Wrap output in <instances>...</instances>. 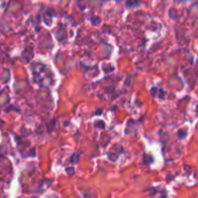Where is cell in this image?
I'll return each mask as SVG.
<instances>
[{"label": "cell", "instance_id": "cell-11", "mask_svg": "<svg viewBox=\"0 0 198 198\" xmlns=\"http://www.w3.org/2000/svg\"><path fill=\"white\" fill-rule=\"evenodd\" d=\"M100 113H102V109H99V110H97L95 115H100Z\"/></svg>", "mask_w": 198, "mask_h": 198}, {"label": "cell", "instance_id": "cell-9", "mask_svg": "<svg viewBox=\"0 0 198 198\" xmlns=\"http://www.w3.org/2000/svg\"><path fill=\"white\" fill-rule=\"evenodd\" d=\"M66 172L68 173V175L72 176L73 174H74V168H73V167H68L67 169H66Z\"/></svg>", "mask_w": 198, "mask_h": 198}, {"label": "cell", "instance_id": "cell-2", "mask_svg": "<svg viewBox=\"0 0 198 198\" xmlns=\"http://www.w3.org/2000/svg\"><path fill=\"white\" fill-rule=\"evenodd\" d=\"M139 4H140L139 0H127V2H126V6L128 7H135Z\"/></svg>", "mask_w": 198, "mask_h": 198}, {"label": "cell", "instance_id": "cell-8", "mask_svg": "<svg viewBox=\"0 0 198 198\" xmlns=\"http://www.w3.org/2000/svg\"><path fill=\"white\" fill-rule=\"evenodd\" d=\"M108 158H109V160H112V161H115V160H118V158H119V155H112V154L110 153L109 155H108Z\"/></svg>", "mask_w": 198, "mask_h": 198}, {"label": "cell", "instance_id": "cell-10", "mask_svg": "<svg viewBox=\"0 0 198 198\" xmlns=\"http://www.w3.org/2000/svg\"><path fill=\"white\" fill-rule=\"evenodd\" d=\"M185 134H187V133H185V131H180L179 133H178V135H179L180 138H183L184 136H185Z\"/></svg>", "mask_w": 198, "mask_h": 198}, {"label": "cell", "instance_id": "cell-6", "mask_svg": "<svg viewBox=\"0 0 198 198\" xmlns=\"http://www.w3.org/2000/svg\"><path fill=\"white\" fill-rule=\"evenodd\" d=\"M169 16H170V18H173V19H176L177 18V11H176L175 9H171L170 11H169Z\"/></svg>", "mask_w": 198, "mask_h": 198}, {"label": "cell", "instance_id": "cell-3", "mask_svg": "<svg viewBox=\"0 0 198 198\" xmlns=\"http://www.w3.org/2000/svg\"><path fill=\"white\" fill-rule=\"evenodd\" d=\"M77 4H78V6H79V8L81 10H85V5H87V3H85V0H78Z\"/></svg>", "mask_w": 198, "mask_h": 198}, {"label": "cell", "instance_id": "cell-5", "mask_svg": "<svg viewBox=\"0 0 198 198\" xmlns=\"http://www.w3.org/2000/svg\"><path fill=\"white\" fill-rule=\"evenodd\" d=\"M79 154L78 153H74L73 154V156L71 157V162H73V163H76V162H78V160H79Z\"/></svg>", "mask_w": 198, "mask_h": 198}, {"label": "cell", "instance_id": "cell-7", "mask_svg": "<svg viewBox=\"0 0 198 198\" xmlns=\"http://www.w3.org/2000/svg\"><path fill=\"white\" fill-rule=\"evenodd\" d=\"M90 20H91V23L93 24V25H98V24L100 23V18H96V16H92Z\"/></svg>", "mask_w": 198, "mask_h": 198}, {"label": "cell", "instance_id": "cell-1", "mask_svg": "<svg viewBox=\"0 0 198 198\" xmlns=\"http://www.w3.org/2000/svg\"><path fill=\"white\" fill-rule=\"evenodd\" d=\"M32 72L35 81L40 85L48 87L49 85L52 84L53 75L47 66L40 64V63H35L32 66Z\"/></svg>", "mask_w": 198, "mask_h": 198}, {"label": "cell", "instance_id": "cell-4", "mask_svg": "<svg viewBox=\"0 0 198 198\" xmlns=\"http://www.w3.org/2000/svg\"><path fill=\"white\" fill-rule=\"evenodd\" d=\"M94 127L96 129H104L105 127V124L103 121H96L94 124Z\"/></svg>", "mask_w": 198, "mask_h": 198}]
</instances>
